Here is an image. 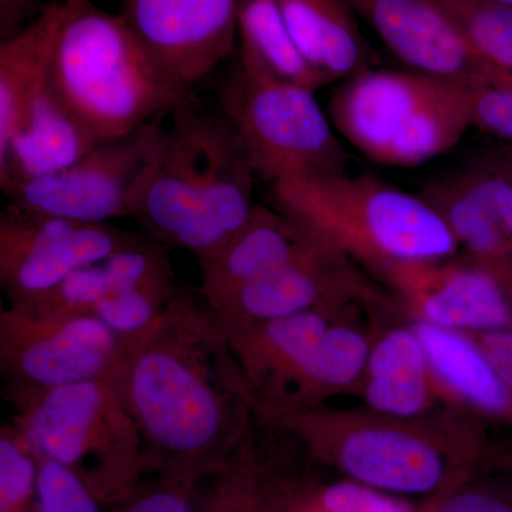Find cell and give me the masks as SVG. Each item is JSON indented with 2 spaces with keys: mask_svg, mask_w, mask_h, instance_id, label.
Segmentation results:
<instances>
[{
  "mask_svg": "<svg viewBox=\"0 0 512 512\" xmlns=\"http://www.w3.org/2000/svg\"><path fill=\"white\" fill-rule=\"evenodd\" d=\"M146 467L173 477L218 470L254 427V396L217 313L177 293L111 376Z\"/></svg>",
  "mask_w": 512,
  "mask_h": 512,
  "instance_id": "obj_1",
  "label": "cell"
},
{
  "mask_svg": "<svg viewBox=\"0 0 512 512\" xmlns=\"http://www.w3.org/2000/svg\"><path fill=\"white\" fill-rule=\"evenodd\" d=\"M272 424L291 431L311 460L393 495L430 500L485 473L497 456L507 458L495 453V427L446 404L423 419H400L365 406H322Z\"/></svg>",
  "mask_w": 512,
  "mask_h": 512,
  "instance_id": "obj_2",
  "label": "cell"
},
{
  "mask_svg": "<svg viewBox=\"0 0 512 512\" xmlns=\"http://www.w3.org/2000/svg\"><path fill=\"white\" fill-rule=\"evenodd\" d=\"M256 178L224 111L200 107L190 96L161 131L134 191L130 218L165 247L200 258L248 221Z\"/></svg>",
  "mask_w": 512,
  "mask_h": 512,
  "instance_id": "obj_3",
  "label": "cell"
},
{
  "mask_svg": "<svg viewBox=\"0 0 512 512\" xmlns=\"http://www.w3.org/2000/svg\"><path fill=\"white\" fill-rule=\"evenodd\" d=\"M47 79L97 141L133 133L191 96L120 13L106 12L92 0H66Z\"/></svg>",
  "mask_w": 512,
  "mask_h": 512,
  "instance_id": "obj_4",
  "label": "cell"
},
{
  "mask_svg": "<svg viewBox=\"0 0 512 512\" xmlns=\"http://www.w3.org/2000/svg\"><path fill=\"white\" fill-rule=\"evenodd\" d=\"M274 205L377 282L394 265L460 254L446 222L419 194L348 171L271 185Z\"/></svg>",
  "mask_w": 512,
  "mask_h": 512,
  "instance_id": "obj_5",
  "label": "cell"
},
{
  "mask_svg": "<svg viewBox=\"0 0 512 512\" xmlns=\"http://www.w3.org/2000/svg\"><path fill=\"white\" fill-rule=\"evenodd\" d=\"M316 309L259 323L220 319L247 377L259 420L278 421L356 394L372 333L357 309ZM218 316V315H217Z\"/></svg>",
  "mask_w": 512,
  "mask_h": 512,
  "instance_id": "obj_6",
  "label": "cell"
},
{
  "mask_svg": "<svg viewBox=\"0 0 512 512\" xmlns=\"http://www.w3.org/2000/svg\"><path fill=\"white\" fill-rule=\"evenodd\" d=\"M329 119L373 163L419 167L460 143L470 120V87L412 70L373 69L339 83Z\"/></svg>",
  "mask_w": 512,
  "mask_h": 512,
  "instance_id": "obj_7",
  "label": "cell"
},
{
  "mask_svg": "<svg viewBox=\"0 0 512 512\" xmlns=\"http://www.w3.org/2000/svg\"><path fill=\"white\" fill-rule=\"evenodd\" d=\"M12 424L39 461L69 468L99 501L121 497L146 468L136 423L110 379L50 390L16 410Z\"/></svg>",
  "mask_w": 512,
  "mask_h": 512,
  "instance_id": "obj_8",
  "label": "cell"
},
{
  "mask_svg": "<svg viewBox=\"0 0 512 512\" xmlns=\"http://www.w3.org/2000/svg\"><path fill=\"white\" fill-rule=\"evenodd\" d=\"M218 97V107L247 148L256 177L269 187L348 171V151L315 90L237 62Z\"/></svg>",
  "mask_w": 512,
  "mask_h": 512,
  "instance_id": "obj_9",
  "label": "cell"
},
{
  "mask_svg": "<svg viewBox=\"0 0 512 512\" xmlns=\"http://www.w3.org/2000/svg\"><path fill=\"white\" fill-rule=\"evenodd\" d=\"M134 346L90 313L8 303L0 311L3 396L18 410L50 390L111 379Z\"/></svg>",
  "mask_w": 512,
  "mask_h": 512,
  "instance_id": "obj_10",
  "label": "cell"
},
{
  "mask_svg": "<svg viewBox=\"0 0 512 512\" xmlns=\"http://www.w3.org/2000/svg\"><path fill=\"white\" fill-rule=\"evenodd\" d=\"M138 238L109 224L64 220L9 202L0 214V285L9 303L40 301L80 268Z\"/></svg>",
  "mask_w": 512,
  "mask_h": 512,
  "instance_id": "obj_11",
  "label": "cell"
},
{
  "mask_svg": "<svg viewBox=\"0 0 512 512\" xmlns=\"http://www.w3.org/2000/svg\"><path fill=\"white\" fill-rule=\"evenodd\" d=\"M163 117L133 133L97 141L82 158L6 191L9 202L86 224L130 218L134 191L163 131Z\"/></svg>",
  "mask_w": 512,
  "mask_h": 512,
  "instance_id": "obj_12",
  "label": "cell"
},
{
  "mask_svg": "<svg viewBox=\"0 0 512 512\" xmlns=\"http://www.w3.org/2000/svg\"><path fill=\"white\" fill-rule=\"evenodd\" d=\"M387 293L362 266L322 242L281 271L242 286L212 311L227 322L259 323L316 309H370Z\"/></svg>",
  "mask_w": 512,
  "mask_h": 512,
  "instance_id": "obj_13",
  "label": "cell"
},
{
  "mask_svg": "<svg viewBox=\"0 0 512 512\" xmlns=\"http://www.w3.org/2000/svg\"><path fill=\"white\" fill-rule=\"evenodd\" d=\"M380 284L410 319L464 333L512 329V305L500 281L466 254L394 265Z\"/></svg>",
  "mask_w": 512,
  "mask_h": 512,
  "instance_id": "obj_14",
  "label": "cell"
},
{
  "mask_svg": "<svg viewBox=\"0 0 512 512\" xmlns=\"http://www.w3.org/2000/svg\"><path fill=\"white\" fill-rule=\"evenodd\" d=\"M239 0H123L120 16L187 92L234 50Z\"/></svg>",
  "mask_w": 512,
  "mask_h": 512,
  "instance_id": "obj_15",
  "label": "cell"
},
{
  "mask_svg": "<svg viewBox=\"0 0 512 512\" xmlns=\"http://www.w3.org/2000/svg\"><path fill=\"white\" fill-rule=\"evenodd\" d=\"M348 2L407 70L460 86L500 87L436 0Z\"/></svg>",
  "mask_w": 512,
  "mask_h": 512,
  "instance_id": "obj_16",
  "label": "cell"
},
{
  "mask_svg": "<svg viewBox=\"0 0 512 512\" xmlns=\"http://www.w3.org/2000/svg\"><path fill=\"white\" fill-rule=\"evenodd\" d=\"M372 343L356 396L362 406L400 419L440 409L423 343L394 296L369 312Z\"/></svg>",
  "mask_w": 512,
  "mask_h": 512,
  "instance_id": "obj_17",
  "label": "cell"
},
{
  "mask_svg": "<svg viewBox=\"0 0 512 512\" xmlns=\"http://www.w3.org/2000/svg\"><path fill=\"white\" fill-rule=\"evenodd\" d=\"M322 242L275 205L256 204L228 241L198 258L201 298L211 309L217 308L242 286L281 271Z\"/></svg>",
  "mask_w": 512,
  "mask_h": 512,
  "instance_id": "obj_18",
  "label": "cell"
},
{
  "mask_svg": "<svg viewBox=\"0 0 512 512\" xmlns=\"http://www.w3.org/2000/svg\"><path fill=\"white\" fill-rule=\"evenodd\" d=\"M97 143L93 134L64 106L47 70L26 101L8 143L0 147V187L57 173L82 158Z\"/></svg>",
  "mask_w": 512,
  "mask_h": 512,
  "instance_id": "obj_19",
  "label": "cell"
},
{
  "mask_svg": "<svg viewBox=\"0 0 512 512\" xmlns=\"http://www.w3.org/2000/svg\"><path fill=\"white\" fill-rule=\"evenodd\" d=\"M440 403L512 436V390L468 333L412 319Z\"/></svg>",
  "mask_w": 512,
  "mask_h": 512,
  "instance_id": "obj_20",
  "label": "cell"
},
{
  "mask_svg": "<svg viewBox=\"0 0 512 512\" xmlns=\"http://www.w3.org/2000/svg\"><path fill=\"white\" fill-rule=\"evenodd\" d=\"M303 59L326 84L375 67V56L348 0H278Z\"/></svg>",
  "mask_w": 512,
  "mask_h": 512,
  "instance_id": "obj_21",
  "label": "cell"
},
{
  "mask_svg": "<svg viewBox=\"0 0 512 512\" xmlns=\"http://www.w3.org/2000/svg\"><path fill=\"white\" fill-rule=\"evenodd\" d=\"M64 13L66 0L47 3L28 26L0 43V147L8 143L26 101L45 76Z\"/></svg>",
  "mask_w": 512,
  "mask_h": 512,
  "instance_id": "obj_22",
  "label": "cell"
},
{
  "mask_svg": "<svg viewBox=\"0 0 512 512\" xmlns=\"http://www.w3.org/2000/svg\"><path fill=\"white\" fill-rule=\"evenodd\" d=\"M238 42L237 62L248 69L315 92L326 84L293 42L278 0H239Z\"/></svg>",
  "mask_w": 512,
  "mask_h": 512,
  "instance_id": "obj_23",
  "label": "cell"
},
{
  "mask_svg": "<svg viewBox=\"0 0 512 512\" xmlns=\"http://www.w3.org/2000/svg\"><path fill=\"white\" fill-rule=\"evenodd\" d=\"M474 53L512 90V6L485 0H436Z\"/></svg>",
  "mask_w": 512,
  "mask_h": 512,
  "instance_id": "obj_24",
  "label": "cell"
},
{
  "mask_svg": "<svg viewBox=\"0 0 512 512\" xmlns=\"http://www.w3.org/2000/svg\"><path fill=\"white\" fill-rule=\"evenodd\" d=\"M39 458L19 430L3 424L0 430V512H29L36 497Z\"/></svg>",
  "mask_w": 512,
  "mask_h": 512,
  "instance_id": "obj_25",
  "label": "cell"
},
{
  "mask_svg": "<svg viewBox=\"0 0 512 512\" xmlns=\"http://www.w3.org/2000/svg\"><path fill=\"white\" fill-rule=\"evenodd\" d=\"M423 512H512V468L467 478L430 498Z\"/></svg>",
  "mask_w": 512,
  "mask_h": 512,
  "instance_id": "obj_26",
  "label": "cell"
},
{
  "mask_svg": "<svg viewBox=\"0 0 512 512\" xmlns=\"http://www.w3.org/2000/svg\"><path fill=\"white\" fill-rule=\"evenodd\" d=\"M99 503L72 470L56 461H40L36 512H101Z\"/></svg>",
  "mask_w": 512,
  "mask_h": 512,
  "instance_id": "obj_27",
  "label": "cell"
},
{
  "mask_svg": "<svg viewBox=\"0 0 512 512\" xmlns=\"http://www.w3.org/2000/svg\"><path fill=\"white\" fill-rule=\"evenodd\" d=\"M311 504L316 512H421V507H413L399 495L346 478L315 490Z\"/></svg>",
  "mask_w": 512,
  "mask_h": 512,
  "instance_id": "obj_28",
  "label": "cell"
},
{
  "mask_svg": "<svg viewBox=\"0 0 512 512\" xmlns=\"http://www.w3.org/2000/svg\"><path fill=\"white\" fill-rule=\"evenodd\" d=\"M470 120L471 127L512 146V90L470 87Z\"/></svg>",
  "mask_w": 512,
  "mask_h": 512,
  "instance_id": "obj_29",
  "label": "cell"
},
{
  "mask_svg": "<svg viewBox=\"0 0 512 512\" xmlns=\"http://www.w3.org/2000/svg\"><path fill=\"white\" fill-rule=\"evenodd\" d=\"M468 181L493 212L498 228L512 249V184L501 175L474 163L464 170Z\"/></svg>",
  "mask_w": 512,
  "mask_h": 512,
  "instance_id": "obj_30",
  "label": "cell"
},
{
  "mask_svg": "<svg viewBox=\"0 0 512 512\" xmlns=\"http://www.w3.org/2000/svg\"><path fill=\"white\" fill-rule=\"evenodd\" d=\"M512 390V329L468 333Z\"/></svg>",
  "mask_w": 512,
  "mask_h": 512,
  "instance_id": "obj_31",
  "label": "cell"
},
{
  "mask_svg": "<svg viewBox=\"0 0 512 512\" xmlns=\"http://www.w3.org/2000/svg\"><path fill=\"white\" fill-rule=\"evenodd\" d=\"M178 485L158 488L138 497L124 512H195L190 497Z\"/></svg>",
  "mask_w": 512,
  "mask_h": 512,
  "instance_id": "obj_32",
  "label": "cell"
},
{
  "mask_svg": "<svg viewBox=\"0 0 512 512\" xmlns=\"http://www.w3.org/2000/svg\"><path fill=\"white\" fill-rule=\"evenodd\" d=\"M40 0H0V33L2 40L16 35L42 12ZM45 8V6H43Z\"/></svg>",
  "mask_w": 512,
  "mask_h": 512,
  "instance_id": "obj_33",
  "label": "cell"
},
{
  "mask_svg": "<svg viewBox=\"0 0 512 512\" xmlns=\"http://www.w3.org/2000/svg\"><path fill=\"white\" fill-rule=\"evenodd\" d=\"M477 164L483 165L487 170L501 175L508 183L512 184V146L511 144H501L494 146L490 150L484 151L476 160Z\"/></svg>",
  "mask_w": 512,
  "mask_h": 512,
  "instance_id": "obj_34",
  "label": "cell"
},
{
  "mask_svg": "<svg viewBox=\"0 0 512 512\" xmlns=\"http://www.w3.org/2000/svg\"><path fill=\"white\" fill-rule=\"evenodd\" d=\"M480 264H483V262H480ZM483 265L485 268L490 269L495 278L500 281L512 305V261L493 262V264Z\"/></svg>",
  "mask_w": 512,
  "mask_h": 512,
  "instance_id": "obj_35",
  "label": "cell"
},
{
  "mask_svg": "<svg viewBox=\"0 0 512 512\" xmlns=\"http://www.w3.org/2000/svg\"><path fill=\"white\" fill-rule=\"evenodd\" d=\"M485 2L501 3V5L512 6V0H485Z\"/></svg>",
  "mask_w": 512,
  "mask_h": 512,
  "instance_id": "obj_36",
  "label": "cell"
},
{
  "mask_svg": "<svg viewBox=\"0 0 512 512\" xmlns=\"http://www.w3.org/2000/svg\"><path fill=\"white\" fill-rule=\"evenodd\" d=\"M311 501H312V498H311ZM311 501H309L308 505H306L305 512H316L315 510H313Z\"/></svg>",
  "mask_w": 512,
  "mask_h": 512,
  "instance_id": "obj_37",
  "label": "cell"
},
{
  "mask_svg": "<svg viewBox=\"0 0 512 512\" xmlns=\"http://www.w3.org/2000/svg\"><path fill=\"white\" fill-rule=\"evenodd\" d=\"M305 507H306V505H305ZM305 507H303L302 510L298 511V512H305Z\"/></svg>",
  "mask_w": 512,
  "mask_h": 512,
  "instance_id": "obj_38",
  "label": "cell"
}]
</instances>
